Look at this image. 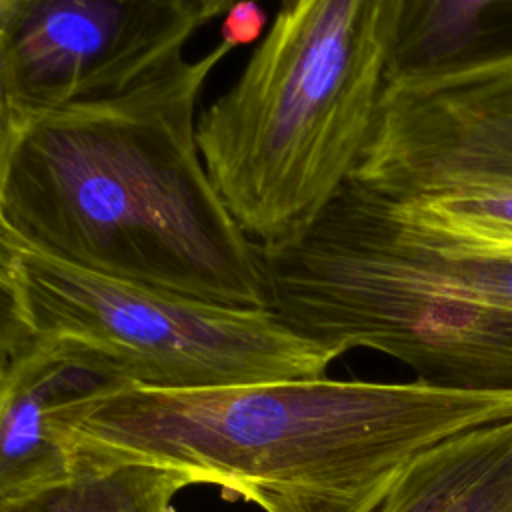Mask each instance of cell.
I'll use <instances>...</instances> for the list:
<instances>
[{
	"label": "cell",
	"mask_w": 512,
	"mask_h": 512,
	"mask_svg": "<svg viewBox=\"0 0 512 512\" xmlns=\"http://www.w3.org/2000/svg\"><path fill=\"white\" fill-rule=\"evenodd\" d=\"M358 512H512V418L426 448Z\"/></svg>",
	"instance_id": "9"
},
{
	"label": "cell",
	"mask_w": 512,
	"mask_h": 512,
	"mask_svg": "<svg viewBox=\"0 0 512 512\" xmlns=\"http://www.w3.org/2000/svg\"><path fill=\"white\" fill-rule=\"evenodd\" d=\"M268 30V14L258 0H236L224 14L220 40L232 48L256 44Z\"/></svg>",
	"instance_id": "13"
},
{
	"label": "cell",
	"mask_w": 512,
	"mask_h": 512,
	"mask_svg": "<svg viewBox=\"0 0 512 512\" xmlns=\"http://www.w3.org/2000/svg\"><path fill=\"white\" fill-rule=\"evenodd\" d=\"M348 182L384 198L512 182V54L388 78Z\"/></svg>",
	"instance_id": "7"
},
{
	"label": "cell",
	"mask_w": 512,
	"mask_h": 512,
	"mask_svg": "<svg viewBox=\"0 0 512 512\" xmlns=\"http://www.w3.org/2000/svg\"><path fill=\"white\" fill-rule=\"evenodd\" d=\"M0 340L84 350L134 386L188 390L324 378L336 360L272 310L104 276L0 234Z\"/></svg>",
	"instance_id": "5"
},
{
	"label": "cell",
	"mask_w": 512,
	"mask_h": 512,
	"mask_svg": "<svg viewBox=\"0 0 512 512\" xmlns=\"http://www.w3.org/2000/svg\"><path fill=\"white\" fill-rule=\"evenodd\" d=\"M232 50L220 40L102 98L0 106V234L138 286L272 310L260 246L198 144L204 84Z\"/></svg>",
	"instance_id": "1"
},
{
	"label": "cell",
	"mask_w": 512,
	"mask_h": 512,
	"mask_svg": "<svg viewBox=\"0 0 512 512\" xmlns=\"http://www.w3.org/2000/svg\"><path fill=\"white\" fill-rule=\"evenodd\" d=\"M402 0H280L198 144L258 246L306 230L360 162L390 78Z\"/></svg>",
	"instance_id": "3"
},
{
	"label": "cell",
	"mask_w": 512,
	"mask_h": 512,
	"mask_svg": "<svg viewBox=\"0 0 512 512\" xmlns=\"http://www.w3.org/2000/svg\"><path fill=\"white\" fill-rule=\"evenodd\" d=\"M294 310L300 330L336 358L370 348L428 384L512 388V262L430 250L358 186L310 232Z\"/></svg>",
	"instance_id": "4"
},
{
	"label": "cell",
	"mask_w": 512,
	"mask_h": 512,
	"mask_svg": "<svg viewBox=\"0 0 512 512\" xmlns=\"http://www.w3.org/2000/svg\"><path fill=\"white\" fill-rule=\"evenodd\" d=\"M212 18L198 0H0V106L122 92L182 58Z\"/></svg>",
	"instance_id": "6"
},
{
	"label": "cell",
	"mask_w": 512,
	"mask_h": 512,
	"mask_svg": "<svg viewBox=\"0 0 512 512\" xmlns=\"http://www.w3.org/2000/svg\"><path fill=\"white\" fill-rule=\"evenodd\" d=\"M512 54V0H402L390 78Z\"/></svg>",
	"instance_id": "11"
},
{
	"label": "cell",
	"mask_w": 512,
	"mask_h": 512,
	"mask_svg": "<svg viewBox=\"0 0 512 512\" xmlns=\"http://www.w3.org/2000/svg\"><path fill=\"white\" fill-rule=\"evenodd\" d=\"M372 196L410 238L430 250L454 258L512 262V182L402 198Z\"/></svg>",
	"instance_id": "10"
},
{
	"label": "cell",
	"mask_w": 512,
	"mask_h": 512,
	"mask_svg": "<svg viewBox=\"0 0 512 512\" xmlns=\"http://www.w3.org/2000/svg\"><path fill=\"white\" fill-rule=\"evenodd\" d=\"M188 486L194 484L184 470L122 464L78 472L68 484L0 512H170L172 498Z\"/></svg>",
	"instance_id": "12"
},
{
	"label": "cell",
	"mask_w": 512,
	"mask_h": 512,
	"mask_svg": "<svg viewBox=\"0 0 512 512\" xmlns=\"http://www.w3.org/2000/svg\"><path fill=\"white\" fill-rule=\"evenodd\" d=\"M512 418V388L422 380L128 386L68 424L74 474L122 464L184 470L262 512H358L412 458Z\"/></svg>",
	"instance_id": "2"
},
{
	"label": "cell",
	"mask_w": 512,
	"mask_h": 512,
	"mask_svg": "<svg viewBox=\"0 0 512 512\" xmlns=\"http://www.w3.org/2000/svg\"><path fill=\"white\" fill-rule=\"evenodd\" d=\"M0 350V510H8L68 484V424L134 384L78 348L0 340Z\"/></svg>",
	"instance_id": "8"
}]
</instances>
